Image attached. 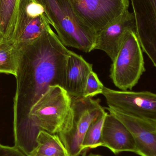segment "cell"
Returning <instances> with one entry per match:
<instances>
[{"mask_svg": "<svg viewBox=\"0 0 156 156\" xmlns=\"http://www.w3.org/2000/svg\"><path fill=\"white\" fill-rule=\"evenodd\" d=\"M104 87L96 73L92 71L87 78L83 97L92 98L95 95L102 94Z\"/></svg>", "mask_w": 156, "mask_h": 156, "instance_id": "cell-17", "label": "cell"}, {"mask_svg": "<svg viewBox=\"0 0 156 156\" xmlns=\"http://www.w3.org/2000/svg\"><path fill=\"white\" fill-rule=\"evenodd\" d=\"M92 64L72 52L68 59L64 89L71 97H83L87 78L93 71Z\"/></svg>", "mask_w": 156, "mask_h": 156, "instance_id": "cell-12", "label": "cell"}, {"mask_svg": "<svg viewBox=\"0 0 156 156\" xmlns=\"http://www.w3.org/2000/svg\"><path fill=\"white\" fill-rule=\"evenodd\" d=\"M20 49L12 42L0 44V73L16 76L20 61Z\"/></svg>", "mask_w": 156, "mask_h": 156, "instance_id": "cell-15", "label": "cell"}, {"mask_svg": "<svg viewBox=\"0 0 156 156\" xmlns=\"http://www.w3.org/2000/svg\"><path fill=\"white\" fill-rule=\"evenodd\" d=\"M103 147L114 154L121 152L136 153V145L133 134L116 117L107 114L102 130Z\"/></svg>", "mask_w": 156, "mask_h": 156, "instance_id": "cell-11", "label": "cell"}, {"mask_svg": "<svg viewBox=\"0 0 156 156\" xmlns=\"http://www.w3.org/2000/svg\"><path fill=\"white\" fill-rule=\"evenodd\" d=\"M107 109L133 134L136 145V154L141 156H156V124L125 114L115 109L109 107Z\"/></svg>", "mask_w": 156, "mask_h": 156, "instance_id": "cell-10", "label": "cell"}, {"mask_svg": "<svg viewBox=\"0 0 156 156\" xmlns=\"http://www.w3.org/2000/svg\"><path fill=\"white\" fill-rule=\"evenodd\" d=\"M13 104V135L16 143L27 142L37 133L29 119L30 110L51 85L64 88L68 59L72 51L49 27L31 44L20 48Z\"/></svg>", "mask_w": 156, "mask_h": 156, "instance_id": "cell-1", "label": "cell"}, {"mask_svg": "<svg viewBox=\"0 0 156 156\" xmlns=\"http://www.w3.org/2000/svg\"><path fill=\"white\" fill-rule=\"evenodd\" d=\"M72 122L70 129L59 134L69 156L81 155L82 144L92 122L105 112L100 99L91 97H72Z\"/></svg>", "mask_w": 156, "mask_h": 156, "instance_id": "cell-5", "label": "cell"}, {"mask_svg": "<svg viewBox=\"0 0 156 156\" xmlns=\"http://www.w3.org/2000/svg\"><path fill=\"white\" fill-rule=\"evenodd\" d=\"M0 156H27L16 147L3 145L0 144Z\"/></svg>", "mask_w": 156, "mask_h": 156, "instance_id": "cell-18", "label": "cell"}, {"mask_svg": "<svg viewBox=\"0 0 156 156\" xmlns=\"http://www.w3.org/2000/svg\"><path fill=\"white\" fill-rule=\"evenodd\" d=\"M37 147L30 156H69L58 134L40 130L36 139Z\"/></svg>", "mask_w": 156, "mask_h": 156, "instance_id": "cell-14", "label": "cell"}, {"mask_svg": "<svg viewBox=\"0 0 156 156\" xmlns=\"http://www.w3.org/2000/svg\"><path fill=\"white\" fill-rule=\"evenodd\" d=\"M29 117L38 131L66 133L72 125V97L63 87L51 85L31 108Z\"/></svg>", "mask_w": 156, "mask_h": 156, "instance_id": "cell-3", "label": "cell"}, {"mask_svg": "<svg viewBox=\"0 0 156 156\" xmlns=\"http://www.w3.org/2000/svg\"><path fill=\"white\" fill-rule=\"evenodd\" d=\"M0 44H1V40H0Z\"/></svg>", "mask_w": 156, "mask_h": 156, "instance_id": "cell-21", "label": "cell"}, {"mask_svg": "<svg viewBox=\"0 0 156 156\" xmlns=\"http://www.w3.org/2000/svg\"><path fill=\"white\" fill-rule=\"evenodd\" d=\"M75 12L98 34L128 10L129 0H70Z\"/></svg>", "mask_w": 156, "mask_h": 156, "instance_id": "cell-7", "label": "cell"}, {"mask_svg": "<svg viewBox=\"0 0 156 156\" xmlns=\"http://www.w3.org/2000/svg\"><path fill=\"white\" fill-rule=\"evenodd\" d=\"M61 43L85 53L94 50L97 34L76 14L70 0H38Z\"/></svg>", "mask_w": 156, "mask_h": 156, "instance_id": "cell-2", "label": "cell"}, {"mask_svg": "<svg viewBox=\"0 0 156 156\" xmlns=\"http://www.w3.org/2000/svg\"><path fill=\"white\" fill-rule=\"evenodd\" d=\"M146 71L143 51L136 32L126 34L110 69L114 84L122 90H132Z\"/></svg>", "mask_w": 156, "mask_h": 156, "instance_id": "cell-4", "label": "cell"}, {"mask_svg": "<svg viewBox=\"0 0 156 156\" xmlns=\"http://www.w3.org/2000/svg\"><path fill=\"white\" fill-rule=\"evenodd\" d=\"M87 156H103L99 154H90Z\"/></svg>", "mask_w": 156, "mask_h": 156, "instance_id": "cell-19", "label": "cell"}, {"mask_svg": "<svg viewBox=\"0 0 156 156\" xmlns=\"http://www.w3.org/2000/svg\"><path fill=\"white\" fill-rule=\"evenodd\" d=\"M38 0H19L17 20L12 42L18 48L33 43L50 27Z\"/></svg>", "mask_w": 156, "mask_h": 156, "instance_id": "cell-8", "label": "cell"}, {"mask_svg": "<svg viewBox=\"0 0 156 156\" xmlns=\"http://www.w3.org/2000/svg\"><path fill=\"white\" fill-rule=\"evenodd\" d=\"M19 0H0L1 43L12 42L17 20Z\"/></svg>", "mask_w": 156, "mask_h": 156, "instance_id": "cell-13", "label": "cell"}, {"mask_svg": "<svg viewBox=\"0 0 156 156\" xmlns=\"http://www.w3.org/2000/svg\"><path fill=\"white\" fill-rule=\"evenodd\" d=\"M130 30L136 32L135 18L133 13L127 10L97 34L94 50L105 52L112 62L118 54L126 34Z\"/></svg>", "mask_w": 156, "mask_h": 156, "instance_id": "cell-9", "label": "cell"}, {"mask_svg": "<svg viewBox=\"0 0 156 156\" xmlns=\"http://www.w3.org/2000/svg\"><path fill=\"white\" fill-rule=\"evenodd\" d=\"M32 156H44L42 155H35Z\"/></svg>", "mask_w": 156, "mask_h": 156, "instance_id": "cell-20", "label": "cell"}, {"mask_svg": "<svg viewBox=\"0 0 156 156\" xmlns=\"http://www.w3.org/2000/svg\"><path fill=\"white\" fill-rule=\"evenodd\" d=\"M109 108L156 125V94L147 91L115 90L104 87Z\"/></svg>", "mask_w": 156, "mask_h": 156, "instance_id": "cell-6", "label": "cell"}, {"mask_svg": "<svg viewBox=\"0 0 156 156\" xmlns=\"http://www.w3.org/2000/svg\"><path fill=\"white\" fill-rule=\"evenodd\" d=\"M107 113L101 114L90 125L82 144L81 155H84L87 151L98 147H103L102 130Z\"/></svg>", "mask_w": 156, "mask_h": 156, "instance_id": "cell-16", "label": "cell"}]
</instances>
